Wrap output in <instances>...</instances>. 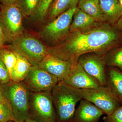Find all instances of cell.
<instances>
[{
    "mask_svg": "<svg viewBox=\"0 0 122 122\" xmlns=\"http://www.w3.org/2000/svg\"><path fill=\"white\" fill-rule=\"evenodd\" d=\"M9 46L16 53L25 58L33 66H37L48 53L46 46L34 35L24 33Z\"/></svg>",
    "mask_w": 122,
    "mask_h": 122,
    "instance_id": "obj_4",
    "label": "cell"
},
{
    "mask_svg": "<svg viewBox=\"0 0 122 122\" xmlns=\"http://www.w3.org/2000/svg\"><path fill=\"white\" fill-rule=\"evenodd\" d=\"M114 26L116 28L122 33V15L115 24Z\"/></svg>",
    "mask_w": 122,
    "mask_h": 122,
    "instance_id": "obj_28",
    "label": "cell"
},
{
    "mask_svg": "<svg viewBox=\"0 0 122 122\" xmlns=\"http://www.w3.org/2000/svg\"><path fill=\"white\" fill-rule=\"evenodd\" d=\"M101 24L77 7L70 26V32H86L96 28Z\"/></svg>",
    "mask_w": 122,
    "mask_h": 122,
    "instance_id": "obj_14",
    "label": "cell"
},
{
    "mask_svg": "<svg viewBox=\"0 0 122 122\" xmlns=\"http://www.w3.org/2000/svg\"><path fill=\"white\" fill-rule=\"evenodd\" d=\"M5 40L4 33L0 26V50L5 45Z\"/></svg>",
    "mask_w": 122,
    "mask_h": 122,
    "instance_id": "obj_29",
    "label": "cell"
},
{
    "mask_svg": "<svg viewBox=\"0 0 122 122\" xmlns=\"http://www.w3.org/2000/svg\"><path fill=\"white\" fill-rule=\"evenodd\" d=\"M104 122H122V106L114 112L103 118Z\"/></svg>",
    "mask_w": 122,
    "mask_h": 122,
    "instance_id": "obj_25",
    "label": "cell"
},
{
    "mask_svg": "<svg viewBox=\"0 0 122 122\" xmlns=\"http://www.w3.org/2000/svg\"><path fill=\"white\" fill-rule=\"evenodd\" d=\"M0 92L12 109L14 122H25L30 119L29 112L30 92L21 82L10 81L0 84Z\"/></svg>",
    "mask_w": 122,
    "mask_h": 122,
    "instance_id": "obj_3",
    "label": "cell"
},
{
    "mask_svg": "<svg viewBox=\"0 0 122 122\" xmlns=\"http://www.w3.org/2000/svg\"><path fill=\"white\" fill-rule=\"evenodd\" d=\"M51 94L57 120L60 122H72L76 104L83 99L82 90L59 82L52 90Z\"/></svg>",
    "mask_w": 122,
    "mask_h": 122,
    "instance_id": "obj_2",
    "label": "cell"
},
{
    "mask_svg": "<svg viewBox=\"0 0 122 122\" xmlns=\"http://www.w3.org/2000/svg\"><path fill=\"white\" fill-rule=\"evenodd\" d=\"M13 121V116L10 105L4 99L0 103V122Z\"/></svg>",
    "mask_w": 122,
    "mask_h": 122,
    "instance_id": "obj_24",
    "label": "cell"
},
{
    "mask_svg": "<svg viewBox=\"0 0 122 122\" xmlns=\"http://www.w3.org/2000/svg\"><path fill=\"white\" fill-rule=\"evenodd\" d=\"M0 56L3 62L11 74L17 61V54L8 45H5L0 50Z\"/></svg>",
    "mask_w": 122,
    "mask_h": 122,
    "instance_id": "obj_21",
    "label": "cell"
},
{
    "mask_svg": "<svg viewBox=\"0 0 122 122\" xmlns=\"http://www.w3.org/2000/svg\"><path fill=\"white\" fill-rule=\"evenodd\" d=\"M16 54L17 61L10 75V78L11 81L20 83L26 77L33 66L24 57Z\"/></svg>",
    "mask_w": 122,
    "mask_h": 122,
    "instance_id": "obj_19",
    "label": "cell"
},
{
    "mask_svg": "<svg viewBox=\"0 0 122 122\" xmlns=\"http://www.w3.org/2000/svg\"><path fill=\"white\" fill-rule=\"evenodd\" d=\"M61 82L80 89H94L100 86L96 79L85 72L77 61H73L69 75Z\"/></svg>",
    "mask_w": 122,
    "mask_h": 122,
    "instance_id": "obj_12",
    "label": "cell"
},
{
    "mask_svg": "<svg viewBox=\"0 0 122 122\" xmlns=\"http://www.w3.org/2000/svg\"><path fill=\"white\" fill-rule=\"evenodd\" d=\"M105 23L114 25L122 15V7L118 0H99Z\"/></svg>",
    "mask_w": 122,
    "mask_h": 122,
    "instance_id": "obj_15",
    "label": "cell"
},
{
    "mask_svg": "<svg viewBox=\"0 0 122 122\" xmlns=\"http://www.w3.org/2000/svg\"><path fill=\"white\" fill-rule=\"evenodd\" d=\"M11 80L8 71L0 56V84L8 83Z\"/></svg>",
    "mask_w": 122,
    "mask_h": 122,
    "instance_id": "obj_26",
    "label": "cell"
},
{
    "mask_svg": "<svg viewBox=\"0 0 122 122\" xmlns=\"http://www.w3.org/2000/svg\"><path fill=\"white\" fill-rule=\"evenodd\" d=\"M83 99L90 102L109 115L120 107L121 102L107 86H100L94 89H81Z\"/></svg>",
    "mask_w": 122,
    "mask_h": 122,
    "instance_id": "obj_8",
    "label": "cell"
},
{
    "mask_svg": "<svg viewBox=\"0 0 122 122\" xmlns=\"http://www.w3.org/2000/svg\"><path fill=\"white\" fill-rule=\"evenodd\" d=\"M79 0H53L48 9L45 20L50 22L71 8L77 7Z\"/></svg>",
    "mask_w": 122,
    "mask_h": 122,
    "instance_id": "obj_17",
    "label": "cell"
},
{
    "mask_svg": "<svg viewBox=\"0 0 122 122\" xmlns=\"http://www.w3.org/2000/svg\"><path fill=\"white\" fill-rule=\"evenodd\" d=\"M25 17L17 4L0 7V26L5 43H11L24 33V19Z\"/></svg>",
    "mask_w": 122,
    "mask_h": 122,
    "instance_id": "obj_6",
    "label": "cell"
},
{
    "mask_svg": "<svg viewBox=\"0 0 122 122\" xmlns=\"http://www.w3.org/2000/svg\"><path fill=\"white\" fill-rule=\"evenodd\" d=\"M77 7L64 12L47 22L40 30L39 36L48 44V46H53L59 44L69 34L70 26Z\"/></svg>",
    "mask_w": 122,
    "mask_h": 122,
    "instance_id": "obj_5",
    "label": "cell"
},
{
    "mask_svg": "<svg viewBox=\"0 0 122 122\" xmlns=\"http://www.w3.org/2000/svg\"><path fill=\"white\" fill-rule=\"evenodd\" d=\"M4 100V99L3 98L0 92V103L2 102Z\"/></svg>",
    "mask_w": 122,
    "mask_h": 122,
    "instance_id": "obj_30",
    "label": "cell"
},
{
    "mask_svg": "<svg viewBox=\"0 0 122 122\" xmlns=\"http://www.w3.org/2000/svg\"><path fill=\"white\" fill-rule=\"evenodd\" d=\"M29 112L30 119L37 122H57L51 92H30Z\"/></svg>",
    "mask_w": 122,
    "mask_h": 122,
    "instance_id": "obj_7",
    "label": "cell"
},
{
    "mask_svg": "<svg viewBox=\"0 0 122 122\" xmlns=\"http://www.w3.org/2000/svg\"><path fill=\"white\" fill-rule=\"evenodd\" d=\"M0 5H1V4H0Z\"/></svg>",
    "mask_w": 122,
    "mask_h": 122,
    "instance_id": "obj_34",
    "label": "cell"
},
{
    "mask_svg": "<svg viewBox=\"0 0 122 122\" xmlns=\"http://www.w3.org/2000/svg\"><path fill=\"white\" fill-rule=\"evenodd\" d=\"M77 7L100 23H105L99 0H79Z\"/></svg>",
    "mask_w": 122,
    "mask_h": 122,
    "instance_id": "obj_18",
    "label": "cell"
},
{
    "mask_svg": "<svg viewBox=\"0 0 122 122\" xmlns=\"http://www.w3.org/2000/svg\"><path fill=\"white\" fill-rule=\"evenodd\" d=\"M122 41V33L114 25L103 23L86 32L70 33L59 44L48 46V50L62 60L77 61L80 56L87 53L105 55Z\"/></svg>",
    "mask_w": 122,
    "mask_h": 122,
    "instance_id": "obj_1",
    "label": "cell"
},
{
    "mask_svg": "<svg viewBox=\"0 0 122 122\" xmlns=\"http://www.w3.org/2000/svg\"><path fill=\"white\" fill-rule=\"evenodd\" d=\"M105 55L94 52L87 53L80 56L77 61L85 72L102 86H107Z\"/></svg>",
    "mask_w": 122,
    "mask_h": 122,
    "instance_id": "obj_10",
    "label": "cell"
},
{
    "mask_svg": "<svg viewBox=\"0 0 122 122\" xmlns=\"http://www.w3.org/2000/svg\"><path fill=\"white\" fill-rule=\"evenodd\" d=\"M107 86L122 102V72L117 68H107Z\"/></svg>",
    "mask_w": 122,
    "mask_h": 122,
    "instance_id": "obj_16",
    "label": "cell"
},
{
    "mask_svg": "<svg viewBox=\"0 0 122 122\" xmlns=\"http://www.w3.org/2000/svg\"><path fill=\"white\" fill-rule=\"evenodd\" d=\"M19 0H0L1 5H8L16 4Z\"/></svg>",
    "mask_w": 122,
    "mask_h": 122,
    "instance_id": "obj_27",
    "label": "cell"
},
{
    "mask_svg": "<svg viewBox=\"0 0 122 122\" xmlns=\"http://www.w3.org/2000/svg\"><path fill=\"white\" fill-rule=\"evenodd\" d=\"M103 114L97 107L83 99L75 110L72 122H99Z\"/></svg>",
    "mask_w": 122,
    "mask_h": 122,
    "instance_id": "obj_13",
    "label": "cell"
},
{
    "mask_svg": "<svg viewBox=\"0 0 122 122\" xmlns=\"http://www.w3.org/2000/svg\"><path fill=\"white\" fill-rule=\"evenodd\" d=\"M14 122L13 121H11V122Z\"/></svg>",
    "mask_w": 122,
    "mask_h": 122,
    "instance_id": "obj_33",
    "label": "cell"
},
{
    "mask_svg": "<svg viewBox=\"0 0 122 122\" xmlns=\"http://www.w3.org/2000/svg\"><path fill=\"white\" fill-rule=\"evenodd\" d=\"M119 1V3H120V5L122 7V0H118Z\"/></svg>",
    "mask_w": 122,
    "mask_h": 122,
    "instance_id": "obj_32",
    "label": "cell"
},
{
    "mask_svg": "<svg viewBox=\"0 0 122 122\" xmlns=\"http://www.w3.org/2000/svg\"><path fill=\"white\" fill-rule=\"evenodd\" d=\"M105 59L107 66L117 68L122 72V46L109 51L105 55Z\"/></svg>",
    "mask_w": 122,
    "mask_h": 122,
    "instance_id": "obj_20",
    "label": "cell"
},
{
    "mask_svg": "<svg viewBox=\"0 0 122 122\" xmlns=\"http://www.w3.org/2000/svg\"><path fill=\"white\" fill-rule=\"evenodd\" d=\"M73 61L62 60L49 53L38 66L62 82L69 75Z\"/></svg>",
    "mask_w": 122,
    "mask_h": 122,
    "instance_id": "obj_11",
    "label": "cell"
},
{
    "mask_svg": "<svg viewBox=\"0 0 122 122\" xmlns=\"http://www.w3.org/2000/svg\"></svg>",
    "mask_w": 122,
    "mask_h": 122,
    "instance_id": "obj_35",
    "label": "cell"
},
{
    "mask_svg": "<svg viewBox=\"0 0 122 122\" xmlns=\"http://www.w3.org/2000/svg\"><path fill=\"white\" fill-rule=\"evenodd\" d=\"M25 122H37V121H35V120H33L32 119H28L26 121H25Z\"/></svg>",
    "mask_w": 122,
    "mask_h": 122,
    "instance_id": "obj_31",
    "label": "cell"
},
{
    "mask_svg": "<svg viewBox=\"0 0 122 122\" xmlns=\"http://www.w3.org/2000/svg\"><path fill=\"white\" fill-rule=\"evenodd\" d=\"M41 0H19L16 3L25 17H32L37 12Z\"/></svg>",
    "mask_w": 122,
    "mask_h": 122,
    "instance_id": "obj_22",
    "label": "cell"
},
{
    "mask_svg": "<svg viewBox=\"0 0 122 122\" xmlns=\"http://www.w3.org/2000/svg\"><path fill=\"white\" fill-rule=\"evenodd\" d=\"M59 82L56 77L40 68L32 66L22 83L31 93L51 92Z\"/></svg>",
    "mask_w": 122,
    "mask_h": 122,
    "instance_id": "obj_9",
    "label": "cell"
},
{
    "mask_svg": "<svg viewBox=\"0 0 122 122\" xmlns=\"http://www.w3.org/2000/svg\"><path fill=\"white\" fill-rule=\"evenodd\" d=\"M53 0H41L38 10L32 18L39 22H42L45 20L48 9Z\"/></svg>",
    "mask_w": 122,
    "mask_h": 122,
    "instance_id": "obj_23",
    "label": "cell"
}]
</instances>
